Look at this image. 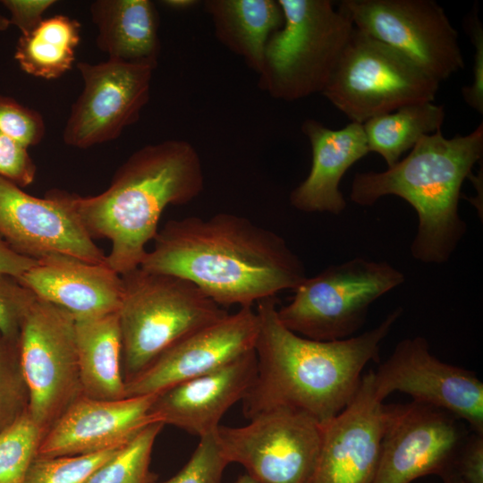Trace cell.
Returning <instances> with one entry per match:
<instances>
[{"label": "cell", "instance_id": "cell-27", "mask_svg": "<svg viewBox=\"0 0 483 483\" xmlns=\"http://www.w3.org/2000/svg\"><path fill=\"white\" fill-rule=\"evenodd\" d=\"M164 426L160 422L146 426L84 483H152L157 480L149 466L155 441Z\"/></svg>", "mask_w": 483, "mask_h": 483}, {"label": "cell", "instance_id": "cell-24", "mask_svg": "<svg viewBox=\"0 0 483 483\" xmlns=\"http://www.w3.org/2000/svg\"><path fill=\"white\" fill-rule=\"evenodd\" d=\"M203 5L217 40L258 74L268 38L284 24L278 1L207 0Z\"/></svg>", "mask_w": 483, "mask_h": 483}, {"label": "cell", "instance_id": "cell-20", "mask_svg": "<svg viewBox=\"0 0 483 483\" xmlns=\"http://www.w3.org/2000/svg\"><path fill=\"white\" fill-rule=\"evenodd\" d=\"M37 298L70 312L75 319L118 312L123 296L122 275L106 264L53 253L18 277Z\"/></svg>", "mask_w": 483, "mask_h": 483}, {"label": "cell", "instance_id": "cell-16", "mask_svg": "<svg viewBox=\"0 0 483 483\" xmlns=\"http://www.w3.org/2000/svg\"><path fill=\"white\" fill-rule=\"evenodd\" d=\"M258 326L256 310L242 307L189 334L127 381L125 397L155 394L226 365L254 349Z\"/></svg>", "mask_w": 483, "mask_h": 483}, {"label": "cell", "instance_id": "cell-23", "mask_svg": "<svg viewBox=\"0 0 483 483\" xmlns=\"http://www.w3.org/2000/svg\"><path fill=\"white\" fill-rule=\"evenodd\" d=\"M75 335L83 396L96 400L126 398L117 312L75 319Z\"/></svg>", "mask_w": 483, "mask_h": 483}, {"label": "cell", "instance_id": "cell-33", "mask_svg": "<svg viewBox=\"0 0 483 483\" xmlns=\"http://www.w3.org/2000/svg\"><path fill=\"white\" fill-rule=\"evenodd\" d=\"M36 301V295L17 277L0 273V332L18 341L21 326Z\"/></svg>", "mask_w": 483, "mask_h": 483}, {"label": "cell", "instance_id": "cell-11", "mask_svg": "<svg viewBox=\"0 0 483 483\" xmlns=\"http://www.w3.org/2000/svg\"><path fill=\"white\" fill-rule=\"evenodd\" d=\"M354 28L395 48L441 82L464 68L458 33L432 0H343Z\"/></svg>", "mask_w": 483, "mask_h": 483}, {"label": "cell", "instance_id": "cell-6", "mask_svg": "<svg viewBox=\"0 0 483 483\" xmlns=\"http://www.w3.org/2000/svg\"><path fill=\"white\" fill-rule=\"evenodd\" d=\"M277 1L284 24L268 38L258 87L283 101L322 93L354 26L330 0Z\"/></svg>", "mask_w": 483, "mask_h": 483}, {"label": "cell", "instance_id": "cell-1", "mask_svg": "<svg viewBox=\"0 0 483 483\" xmlns=\"http://www.w3.org/2000/svg\"><path fill=\"white\" fill-rule=\"evenodd\" d=\"M153 241L140 267L186 279L221 307H252L307 277L281 235L232 213L171 219Z\"/></svg>", "mask_w": 483, "mask_h": 483}, {"label": "cell", "instance_id": "cell-29", "mask_svg": "<svg viewBox=\"0 0 483 483\" xmlns=\"http://www.w3.org/2000/svg\"><path fill=\"white\" fill-rule=\"evenodd\" d=\"M18 342L0 332V434L23 415L29 406V390Z\"/></svg>", "mask_w": 483, "mask_h": 483}, {"label": "cell", "instance_id": "cell-25", "mask_svg": "<svg viewBox=\"0 0 483 483\" xmlns=\"http://www.w3.org/2000/svg\"><path fill=\"white\" fill-rule=\"evenodd\" d=\"M80 40V23L58 14L43 21L17 41L14 58L26 73L52 80L69 71Z\"/></svg>", "mask_w": 483, "mask_h": 483}, {"label": "cell", "instance_id": "cell-13", "mask_svg": "<svg viewBox=\"0 0 483 483\" xmlns=\"http://www.w3.org/2000/svg\"><path fill=\"white\" fill-rule=\"evenodd\" d=\"M372 372L376 396L394 392L444 410L483 434V383L471 370L444 362L431 353L421 336L400 341L391 355Z\"/></svg>", "mask_w": 483, "mask_h": 483}, {"label": "cell", "instance_id": "cell-4", "mask_svg": "<svg viewBox=\"0 0 483 483\" xmlns=\"http://www.w3.org/2000/svg\"><path fill=\"white\" fill-rule=\"evenodd\" d=\"M482 154V123L470 133L451 139L439 130L423 136L408 156L386 171L356 174L350 199L363 207L386 195L403 199L419 219L412 257L422 263L444 264L466 233L459 213L461 190Z\"/></svg>", "mask_w": 483, "mask_h": 483}, {"label": "cell", "instance_id": "cell-31", "mask_svg": "<svg viewBox=\"0 0 483 483\" xmlns=\"http://www.w3.org/2000/svg\"><path fill=\"white\" fill-rule=\"evenodd\" d=\"M230 464L216 436V431L199 437L188 462L174 477L152 483H221L225 469Z\"/></svg>", "mask_w": 483, "mask_h": 483}, {"label": "cell", "instance_id": "cell-7", "mask_svg": "<svg viewBox=\"0 0 483 483\" xmlns=\"http://www.w3.org/2000/svg\"><path fill=\"white\" fill-rule=\"evenodd\" d=\"M404 279L402 272L386 261L356 257L307 276L292 301L277 309V316L285 327L303 337L345 339L364 324L370 305Z\"/></svg>", "mask_w": 483, "mask_h": 483}, {"label": "cell", "instance_id": "cell-12", "mask_svg": "<svg viewBox=\"0 0 483 483\" xmlns=\"http://www.w3.org/2000/svg\"><path fill=\"white\" fill-rule=\"evenodd\" d=\"M76 67L83 89L72 106L63 140L83 149L117 139L139 121L157 66L107 59L97 64L79 62Z\"/></svg>", "mask_w": 483, "mask_h": 483}, {"label": "cell", "instance_id": "cell-36", "mask_svg": "<svg viewBox=\"0 0 483 483\" xmlns=\"http://www.w3.org/2000/svg\"><path fill=\"white\" fill-rule=\"evenodd\" d=\"M465 483H483V434L471 431L455 458L453 473Z\"/></svg>", "mask_w": 483, "mask_h": 483}, {"label": "cell", "instance_id": "cell-19", "mask_svg": "<svg viewBox=\"0 0 483 483\" xmlns=\"http://www.w3.org/2000/svg\"><path fill=\"white\" fill-rule=\"evenodd\" d=\"M155 394L121 400L81 396L47 431L37 456L90 454L125 445L154 422L148 411Z\"/></svg>", "mask_w": 483, "mask_h": 483}, {"label": "cell", "instance_id": "cell-3", "mask_svg": "<svg viewBox=\"0 0 483 483\" xmlns=\"http://www.w3.org/2000/svg\"><path fill=\"white\" fill-rule=\"evenodd\" d=\"M203 190L197 149L187 140L171 139L141 147L117 168L103 192L74 194L73 200L89 236L111 242L106 264L123 275L140 267L165 208L186 205Z\"/></svg>", "mask_w": 483, "mask_h": 483}, {"label": "cell", "instance_id": "cell-26", "mask_svg": "<svg viewBox=\"0 0 483 483\" xmlns=\"http://www.w3.org/2000/svg\"><path fill=\"white\" fill-rule=\"evenodd\" d=\"M445 117V106L433 101L407 105L373 117L362 123L369 150L382 156L390 167L423 136L441 130Z\"/></svg>", "mask_w": 483, "mask_h": 483}, {"label": "cell", "instance_id": "cell-22", "mask_svg": "<svg viewBox=\"0 0 483 483\" xmlns=\"http://www.w3.org/2000/svg\"><path fill=\"white\" fill-rule=\"evenodd\" d=\"M89 13L97 47L108 59L157 65L158 14L149 0H96Z\"/></svg>", "mask_w": 483, "mask_h": 483}, {"label": "cell", "instance_id": "cell-17", "mask_svg": "<svg viewBox=\"0 0 483 483\" xmlns=\"http://www.w3.org/2000/svg\"><path fill=\"white\" fill-rule=\"evenodd\" d=\"M387 414L388 406L375 394L369 371L346 407L323 425L312 483H372Z\"/></svg>", "mask_w": 483, "mask_h": 483}, {"label": "cell", "instance_id": "cell-14", "mask_svg": "<svg viewBox=\"0 0 483 483\" xmlns=\"http://www.w3.org/2000/svg\"><path fill=\"white\" fill-rule=\"evenodd\" d=\"M378 466L372 483H411L427 475H453L468 433L451 413L412 401L387 405Z\"/></svg>", "mask_w": 483, "mask_h": 483}, {"label": "cell", "instance_id": "cell-8", "mask_svg": "<svg viewBox=\"0 0 483 483\" xmlns=\"http://www.w3.org/2000/svg\"><path fill=\"white\" fill-rule=\"evenodd\" d=\"M439 83L395 48L354 28L321 94L362 124L407 105L434 101Z\"/></svg>", "mask_w": 483, "mask_h": 483}, {"label": "cell", "instance_id": "cell-28", "mask_svg": "<svg viewBox=\"0 0 483 483\" xmlns=\"http://www.w3.org/2000/svg\"><path fill=\"white\" fill-rule=\"evenodd\" d=\"M45 433L28 410L0 434V483H24Z\"/></svg>", "mask_w": 483, "mask_h": 483}, {"label": "cell", "instance_id": "cell-30", "mask_svg": "<svg viewBox=\"0 0 483 483\" xmlns=\"http://www.w3.org/2000/svg\"><path fill=\"white\" fill-rule=\"evenodd\" d=\"M122 446L90 454L37 456L29 469L24 483H84Z\"/></svg>", "mask_w": 483, "mask_h": 483}, {"label": "cell", "instance_id": "cell-35", "mask_svg": "<svg viewBox=\"0 0 483 483\" xmlns=\"http://www.w3.org/2000/svg\"><path fill=\"white\" fill-rule=\"evenodd\" d=\"M471 12L465 19L464 29L475 47L472 80L462 89L464 101L480 114H483V26L478 11Z\"/></svg>", "mask_w": 483, "mask_h": 483}, {"label": "cell", "instance_id": "cell-15", "mask_svg": "<svg viewBox=\"0 0 483 483\" xmlns=\"http://www.w3.org/2000/svg\"><path fill=\"white\" fill-rule=\"evenodd\" d=\"M73 197L56 189L35 197L0 177V236L15 252L35 260L62 253L106 264V255L80 219Z\"/></svg>", "mask_w": 483, "mask_h": 483}, {"label": "cell", "instance_id": "cell-40", "mask_svg": "<svg viewBox=\"0 0 483 483\" xmlns=\"http://www.w3.org/2000/svg\"><path fill=\"white\" fill-rule=\"evenodd\" d=\"M443 483H465L455 475H449L442 479Z\"/></svg>", "mask_w": 483, "mask_h": 483}, {"label": "cell", "instance_id": "cell-38", "mask_svg": "<svg viewBox=\"0 0 483 483\" xmlns=\"http://www.w3.org/2000/svg\"><path fill=\"white\" fill-rule=\"evenodd\" d=\"M36 263L37 260L15 252L0 236V273L18 278Z\"/></svg>", "mask_w": 483, "mask_h": 483}, {"label": "cell", "instance_id": "cell-18", "mask_svg": "<svg viewBox=\"0 0 483 483\" xmlns=\"http://www.w3.org/2000/svg\"><path fill=\"white\" fill-rule=\"evenodd\" d=\"M256 373L253 349L221 368L156 394L148 416L199 438L216 432L225 412L243 400Z\"/></svg>", "mask_w": 483, "mask_h": 483}, {"label": "cell", "instance_id": "cell-41", "mask_svg": "<svg viewBox=\"0 0 483 483\" xmlns=\"http://www.w3.org/2000/svg\"><path fill=\"white\" fill-rule=\"evenodd\" d=\"M10 26V21L7 17L3 16L0 13V31L6 30Z\"/></svg>", "mask_w": 483, "mask_h": 483}, {"label": "cell", "instance_id": "cell-37", "mask_svg": "<svg viewBox=\"0 0 483 483\" xmlns=\"http://www.w3.org/2000/svg\"><path fill=\"white\" fill-rule=\"evenodd\" d=\"M3 5L10 13V25L21 34L32 31L42 21L44 13L54 5L55 0H4Z\"/></svg>", "mask_w": 483, "mask_h": 483}, {"label": "cell", "instance_id": "cell-39", "mask_svg": "<svg viewBox=\"0 0 483 483\" xmlns=\"http://www.w3.org/2000/svg\"><path fill=\"white\" fill-rule=\"evenodd\" d=\"M162 4L173 10H188L198 4L195 0H165Z\"/></svg>", "mask_w": 483, "mask_h": 483}, {"label": "cell", "instance_id": "cell-42", "mask_svg": "<svg viewBox=\"0 0 483 483\" xmlns=\"http://www.w3.org/2000/svg\"><path fill=\"white\" fill-rule=\"evenodd\" d=\"M235 483H258L255 481L251 477H250L248 474H243L238 478V479L235 481Z\"/></svg>", "mask_w": 483, "mask_h": 483}, {"label": "cell", "instance_id": "cell-9", "mask_svg": "<svg viewBox=\"0 0 483 483\" xmlns=\"http://www.w3.org/2000/svg\"><path fill=\"white\" fill-rule=\"evenodd\" d=\"M19 352L29 390L28 412L46 434L82 394L75 318L37 298L20 332Z\"/></svg>", "mask_w": 483, "mask_h": 483}, {"label": "cell", "instance_id": "cell-5", "mask_svg": "<svg viewBox=\"0 0 483 483\" xmlns=\"http://www.w3.org/2000/svg\"><path fill=\"white\" fill-rule=\"evenodd\" d=\"M117 312L125 383L189 334L228 312L191 282L137 267L122 275Z\"/></svg>", "mask_w": 483, "mask_h": 483}, {"label": "cell", "instance_id": "cell-2", "mask_svg": "<svg viewBox=\"0 0 483 483\" xmlns=\"http://www.w3.org/2000/svg\"><path fill=\"white\" fill-rule=\"evenodd\" d=\"M259 326L254 350L257 373L243 398L246 419L275 410L306 414L321 425L338 415L355 395L366 365L402 315L389 313L376 327L336 341H317L285 327L277 300L257 302Z\"/></svg>", "mask_w": 483, "mask_h": 483}, {"label": "cell", "instance_id": "cell-34", "mask_svg": "<svg viewBox=\"0 0 483 483\" xmlns=\"http://www.w3.org/2000/svg\"><path fill=\"white\" fill-rule=\"evenodd\" d=\"M36 173L28 148L0 132V177L24 188L33 183Z\"/></svg>", "mask_w": 483, "mask_h": 483}, {"label": "cell", "instance_id": "cell-10", "mask_svg": "<svg viewBox=\"0 0 483 483\" xmlns=\"http://www.w3.org/2000/svg\"><path fill=\"white\" fill-rule=\"evenodd\" d=\"M323 425L288 410L261 413L241 427L220 425L219 443L230 463L241 464L258 483H312Z\"/></svg>", "mask_w": 483, "mask_h": 483}, {"label": "cell", "instance_id": "cell-32", "mask_svg": "<svg viewBox=\"0 0 483 483\" xmlns=\"http://www.w3.org/2000/svg\"><path fill=\"white\" fill-rule=\"evenodd\" d=\"M0 132L29 148L42 141L46 123L37 110L0 94Z\"/></svg>", "mask_w": 483, "mask_h": 483}, {"label": "cell", "instance_id": "cell-21", "mask_svg": "<svg viewBox=\"0 0 483 483\" xmlns=\"http://www.w3.org/2000/svg\"><path fill=\"white\" fill-rule=\"evenodd\" d=\"M301 131L310 143L311 167L305 180L291 191V205L305 213L339 215L347 205L340 182L354 163L369 153L363 125L351 122L332 130L306 119Z\"/></svg>", "mask_w": 483, "mask_h": 483}]
</instances>
